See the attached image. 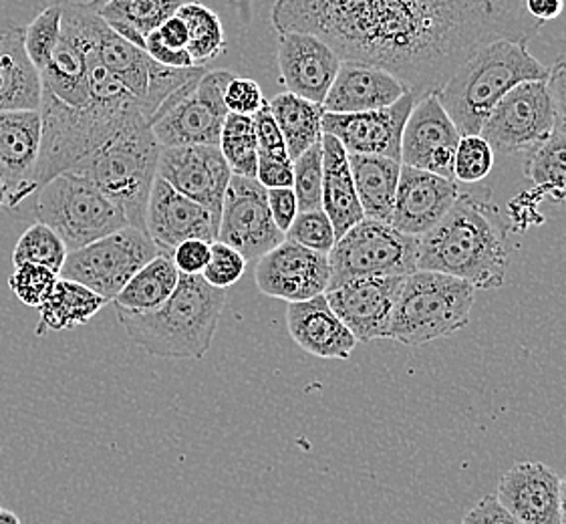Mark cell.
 Here are the masks:
<instances>
[{
	"mask_svg": "<svg viewBox=\"0 0 566 524\" xmlns=\"http://www.w3.org/2000/svg\"><path fill=\"white\" fill-rule=\"evenodd\" d=\"M244 271H247V259L242 256V252L228 247L220 240H214L210 247V261L200 276L208 285L216 286V289H228V286L239 283Z\"/></svg>",
	"mask_w": 566,
	"mask_h": 524,
	"instance_id": "7bdbcfd3",
	"label": "cell"
},
{
	"mask_svg": "<svg viewBox=\"0 0 566 524\" xmlns=\"http://www.w3.org/2000/svg\"><path fill=\"white\" fill-rule=\"evenodd\" d=\"M476 301V289L452 274L416 271L397 296L387 339L419 347L464 329Z\"/></svg>",
	"mask_w": 566,
	"mask_h": 524,
	"instance_id": "52a82bcc",
	"label": "cell"
},
{
	"mask_svg": "<svg viewBox=\"0 0 566 524\" xmlns=\"http://www.w3.org/2000/svg\"><path fill=\"white\" fill-rule=\"evenodd\" d=\"M158 176L180 195L205 206L220 224L222 202L232 171L220 146L161 148Z\"/></svg>",
	"mask_w": 566,
	"mask_h": 524,
	"instance_id": "9a60e30c",
	"label": "cell"
},
{
	"mask_svg": "<svg viewBox=\"0 0 566 524\" xmlns=\"http://www.w3.org/2000/svg\"><path fill=\"white\" fill-rule=\"evenodd\" d=\"M416 95L406 93L399 102L363 114H323V134L337 137L349 154H369L401 161V137Z\"/></svg>",
	"mask_w": 566,
	"mask_h": 524,
	"instance_id": "ac0fdd59",
	"label": "cell"
},
{
	"mask_svg": "<svg viewBox=\"0 0 566 524\" xmlns=\"http://www.w3.org/2000/svg\"><path fill=\"white\" fill-rule=\"evenodd\" d=\"M41 77L24 49V29L0 24V114L36 112Z\"/></svg>",
	"mask_w": 566,
	"mask_h": 524,
	"instance_id": "4316f807",
	"label": "cell"
},
{
	"mask_svg": "<svg viewBox=\"0 0 566 524\" xmlns=\"http://www.w3.org/2000/svg\"><path fill=\"white\" fill-rule=\"evenodd\" d=\"M146 232L156 242L159 252L171 254L184 240L214 242L218 239V222L205 206L180 195L158 176L146 208Z\"/></svg>",
	"mask_w": 566,
	"mask_h": 524,
	"instance_id": "603a6c76",
	"label": "cell"
},
{
	"mask_svg": "<svg viewBox=\"0 0 566 524\" xmlns=\"http://www.w3.org/2000/svg\"><path fill=\"white\" fill-rule=\"evenodd\" d=\"M284 240H291L308 251L321 252L328 256V252L333 251L337 242V237L327 212L323 208H317V210L298 212L291 229L284 232Z\"/></svg>",
	"mask_w": 566,
	"mask_h": 524,
	"instance_id": "60d3db41",
	"label": "cell"
},
{
	"mask_svg": "<svg viewBox=\"0 0 566 524\" xmlns=\"http://www.w3.org/2000/svg\"><path fill=\"white\" fill-rule=\"evenodd\" d=\"M406 276H363L328 289V305L357 343L387 339Z\"/></svg>",
	"mask_w": 566,
	"mask_h": 524,
	"instance_id": "2e32d148",
	"label": "cell"
},
{
	"mask_svg": "<svg viewBox=\"0 0 566 524\" xmlns=\"http://www.w3.org/2000/svg\"><path fill=\"white\" fill-rule=\"evenodd\" d=\"M0 509H2V506H0Z\"/></svg>",
	"mask_w": 566,
	"mask_h": 524,
	"instance_id": "680465c9",
	"label": "cell"
},
{
	"mask_svg": "<svg viewBox=\"0 0 566 524\" xmlns=\"http://www.w3.org/2000/svg\"><path fill=\"white\" fill-rule=\"evenodd\" d=\"M286 327L303 352L321 359H349L357 347L355 335L333 313L325 293L289 303Z\"/></svg>",
	"mask_w": 566,
	"mask_h": 524,
	"instance_id": "484cf974",
	"label": "cell"
},
{
	"mask_svg": "<svg viewBox=\"0 0 566 524\" xmlns=\"http://www.w3.org/2000/svg\"><path fill=\"white\" fill-rule=\"evenodd\" d=\"M514 247L490 190L460 192L450 212L419 239L418 271L452 274L492 291L506 283Z\"/></svg>",
	"mask_w": 566,
	"mask_h": 524,
	"instance_id": "7a4b0ae2",
	"label": "cell"
},
{
	"mask_svg": "<svg viewBox=\"0 0 566 524\" xmlns=\"http://www.w3.org/2000/svg\"><path fill=\"white\" fill-rule=\"evenodd\" d=\"M234 73L216 69L174 93L149 119V127L161 148L174 146H218L227 122L224 102Z\"/></svg>",
	"mask_w": 566,
	"mask_h": 524,
	"instance_id": "9c48e42d",
	"label": "cell"
},
{
	"mask_svg": "<svg viewBox=\"0 0 566 524\" xmlns=\"http://www.w3.org/2000/svg\"><path fill=\"white\" fill-rule=\"evenodd\" d=\"M161 146L148 119L136 114L119 132L69 171L87 178L124 210L127 224L146 230V208L158 178Z\"/></svg>",
	"mask_w": 566,
	"mask_h": 524,
	"instance_id": "5b68a950",
	"label": "cell"
},
{
	"mask_svg": "<svg viewBox=\"0 0 566 524\" xmlns=\"http://www.w3.org/2000/svg\"><path fill=\"white\" fill-rule=\"evenodd\" d=\"M41 149L39 109L0 114V180L7 188V208L17 210L39 190L34 171Z\"/></svg>",
	"mask_w": 566,
	"mask_h": 524,
	"instance_id": "ffe728a7",
	"label": "cell"
},
{
	"mask_svg": "<svg viewBox=\"0 0 566 524\" xmlns=\"http://www.w3.org/2000/svg\"><path fill=\"white\" fill-rule=\"evenodd\" d=\"M494 156L496 151L480 134L460 137L453 156V180L468 186L484 182L494 168Z\"/></svg>",
	"mask_w": 566,
	"mask_h": 524,
	"instance_id": "f35d334b",
	"label": "cell"
},
{
	"mask_svg": "<svg viewBox=\"0 0 566 524\" xmlns=\"http://www.w3.org/2000/svg\"><path fill=\"white\" fill-rule=\"evenodd\" d=\"M154 33L158 34L159 41L170 49L176 51H184L188 46L190 41V34H188V27L181 21V17L174 14L166 23L161 24L159 29H156Z\"/></svg>",
	"mask_w": 566,
	"mask_h": 524,
	"instance_id": "f5cc1de1",
	"label": "cell"
},
{
	"mask_svg": "<svg viewBox=\"0 0 566 524\" xmlns=\"http://www.w3.org/2000/svg\"><path fill=\"white\" fill-rule=\"evenodd\" d=\"M254 119V132H256V144H259V156H271V158H291L289 149L284 144L283 132L272 115L269 102L262 105Z\"/></svg>",
	"mask_w": 566,
	"mask_h": 524,
	"instance_id": "ee69618b",
	"label": "cell"
},
{
	"mask_svg": "<svg viewBox=\"0 0 566 524\" xmlns=\"http://www.w3.org/2000/svg\"><path fill=\"white\" fill-rule=\"evenodd\" d=\"M524 4L526 11L543 23L555 21L565 11V0H524Z\"/></svg>",
	"mask_w": 566,
	"mask_h": 524,
	"instance_id": "db71d44e",
	"label": "cell"
},
{
	"mask_svg": "<svg viewBox=\"0 0 566 524\" xmlns=\"http://www.w3.org/2000/svg\"><path fill=\"white\" fill-rule=\"evenodd\" d=\"M109 301L97 295L81 283L61 279L46 296L45 303L39 307V327L36 335H45L49 331H67L87 325Z\"/></svg>",
	"mask_w": 566,
	"mask_h": 524,
	"instance_id": "f546056e",
	"label": "cell"
},
{
	"mask_svg": "<svg viewBox=\"0 0 566 524\" xmlns=\"http://www.w3.org/2000/svg\"><path fill=\"white\" fill-rule=\"evenodd\" d=\"M33 217L55 230L69 252L127 227L124 210L73 171L59 174L34 192Z\"/></svg>",
	"mask_w": 566,
	"mask_h": 524,
	"instance_id": "ba28073f",
	"label": "cell"
},
{
	"mask_svg": "<svg viewBox=\"0 0 566 524\" xmlns=\"http://www.w3.org/2000/svg\"><path fill=\"white\" fill-rule=\"evenodd\" d=\"M408 92L401 81L384 69L357 61H340L323 109L328 114H363L384 109L399 102Z\"/></svg>",
	"mask_w": 566,
	"mask_h": 524,
	"instance_id": "d4e9b609",
	"label": "cell"
},
{
	"mask_svg": "<svg viewBox=\"0 0 566 524\" xmlns=\"http://www.w3.org/2000/svg\"><path fill=\"white\" fill-rule=\"evenodd\" d=\"M560 524H566V476L560 480Z\"/></svg>",
	"mask_w": 566,
	"mask_h": 524,
	"instance_id": "9f6ffc18",
	"label": "cell"
},
{
	"mask_svg": "<svg viewBox=\"0 0 566 524\" xmlns=\"http://www.w3.org/2000/svg\"><path fill=\"white\" fill-rule=\"evenodd\" d=\"M500 504L524 524H560V479L543 462H518L500 479Z\"/></svg>",
	"mask_w": 566,
	"mask_h": 524,
	"instance_id": "cb8c5ba5",
	"label": "cell"
},
{
	"mask_svg": "<svg viewBox=\"0 0 566 524\" xmlns=\"http://www.w3.org/2000/svg\"><path fill=\"white\" fill-rule=\"evenodd\" d=\"M271 19L279 33L315 34L340 61L384 69L416 99L482 46L531 43L546 24L524 0H274Z\"/></svg>",
	"mask_w": 566,
	"mask_h": 524,
	"instance_id": "6da1fadb",
	"label": "cell"
},
{
	"mask_svg": "<svg viewBox=\"0 0 566 524\" xmlns=\"http://www.w3.org/2000/svg\"><path fill=\"white\" fill-rule=\"evenodd\" d=\"M95 46L105 69L136 99L148 124L168 97L200 80L206 73V65L188 69L159 65L158 61L149 57L146 49L134 45L115 33L103 21L102 14L95 23Z\"/></svg>",
	"mask_w": 566,
	"mask_h": 524,
	"instance_id": "8fae6325",
	"label": "cell"
},
{
	"mask_svg": "<svg viewBox=\"0 0 566 524\" xmlns=\"http://www.w3.org/2000/svg\"><path fill=\"white\" fill-rule=\"evenodd\" d=\"M266 198H269V208H271L274 224L281 232H286L298 214L295 190L293 188H271V190H266Z\"/></svg>",
	"mask_w": 566,
	"mask_h": 524,
	"instance_id": "681fc988",
	"label": "cell"
},
{
	"mask_svg": "<svg viewBox=\"0 0 566 524\" xmlns=\"http://www.w3.org/2000/svg\"><path fill=\"white\" fill-rule=\"evenodd\" d=\"M224 102L230 114L254 115L266 103V97L256 81L234 75L228 83Z\"/></svg>",
	"mask_w": 566,
	"mask_h": 524,
	"instance_id": "f6af8a7d",
	"label": "cell"
},
{
	"mask_svg": "<svg viewBox=\"0 0 566 524\" xmlns=\"http://www.w3.org/2000/svg\"><path fill=\"white\" fill-rule=\"evenodd\" d=\"M216 240L242 252L247 261L261 259L283 242L284 232L272 220L266 188L256 178H230Z\"/></svg>",
	"mask_w": 566,
	"mask_h": 524,
	"instance_id": "5bb4252c",
	"label": "cell"
},
{
	"mask_svg": "<svg viewBox=\"0 0 566 524\" xmlns=\"http://www.w3.org/2000/svg\"><path fill=\"white\" fill-rule=\"evenodd\" d=\"M323 210L333 222L337 240L359 224L363 214L359 196L353 182L349 151L343 148L337 137L323 134Z\"/></svg>",
	"mask_w": 566,
	"mask_h": 524,
	"instance_id": "83f0119b",
	"label": "cell"
},
{
	"mask_svg": "<svg viewBox=\"0 0 566 524\" xmlns=\"http://www.w3.org/2000/svg\"><path fill=\"white\" fill-rule=\"evenodd\" d=\"M210 247L212 242L208 240H184L171 251V261L180 274H202L210 261Z\"/></svg>",
	"mask_w": 566,
	"mask_h": 524,
	"instance_id": "bcb514c9",
	"label": "cell"
},
{
	"mask_svg": "<svg viewBox=\"0 0 566 524\" xmlns=\"http://www.w3.org/2000/svg\"><path fill=\"white\" fill-rule=\"evenodd\" d=\"M295 190L298 212L323 208V146L321 142L306 149L295 161Z\"/></svg>",
	"mask_w": 566,
	"mask_h": 524,
	"instance_id": "ab89813d",
	"label": "cell"
},
{
	"mask_svg": "<svg viewBox=\"0 0 566 524\" xmlns=\"http://www.w3.org/2000/svg\"><path fill=\"white\" fill-rule=\"evenodd\" d=\"M136 114H142L136 102L93 99L87 105L71 107L41 95V149L34 171L36 188L87 158Z\"/></svg>",
	"mask_w": 566,
	"mask_h": 524,
	"instance_id": "8992f818",
	"label": "cell"
},
{
	"mask_svg": "<svg viewBox=\"0 0 566 524\" xmlns=\"http://www.w3.org/2000/svg\"><path fill=\"white\" fill-rule=\"evenodd\" d=\"M546 85L555 105L556 129L566 132V55L556 59L553 67H548Z\"/></svg>",
	"mask_w": 566,
	"mask_h": 524,
	"instance_id": "f907efd6",
	"label": "cell"
},
{
	"mask_svg": "<svg viewBox=\"0 0 566 524\" xmlns=\"http://www.w3.org/2000/svg\"><path fill=\"white\" fill-rule=\"evenodd\" d=\"M272 115L283 132L291 160L295 161L306 149L323 137V105L298 97L295 93H279L269 102Z\"/></svg>",
	"mask_w": 566,
	"mask_h": 524,
	"instance_id": "1f68e13d",
	"label": "cell"
},
{
	"mask_svg": "<svg viewBox=\"0 0 566 524\" xmlns=\"http://www.w3.org/2000/svg\"><path fill=\"white\" fill-rule=\"evenodd\" d=\"M279 73L286 92L308 102H325L340 67V57L315 34L279 33Z\"/></svg>",
	"mask_w": 566,
	"mask_h": 524,
	"instance_id": "7402d4cb",
	"label": "cell"
},
{
	"mask_svg": "<svg viewBox=\"0 0 566 524\" xmlns=\"http://www.w3.org/2000/svg\"><path fill=\"white\" fill-rule=\"evenodd\" d=\"M349 166L365 218L391 224L401 161L369 154H349Z\"/></svg>",
	"mask_w": 566,
	"mask_h": 524,
	"instance_id": "f1b7e54d",
	"label": "cell"
},
{
	"mask_svg": "<svg viewBox=\"0 0 566 524\" xmlns=\"http://www.w3.org/2000/svg\"><path fill=\"white\" fill-rule=\"evenodd\" d=\"M460 192L455 180L401 164L391 227L421 239L450 212Z\"/></svg>",
	"mask_w": 566,
	"mask_h": 524,
	"instance_id": "44dd1931",
	"label": "cell"
},
{
	"mask_svg": "<svg viewBox=\"0 0 566 524\" xmlns=\"http://www.w3.org/2000/svg\"><path fill=\"white\" fill-rule=\"evenodd\" d=\"M186 0H102L99 14L119 36L146 46L148 34L174 17Z\"/></svg>",
	"mask_w": 566,
	"mask_h": 524,
	"instance_id": "4dcf8cb0",
	"label": "cell"
},
{
	"mask_svg": "<svg viewBox=\"0 0 566 524\" xmlns=\"http://www.w3.org/2000/svg\"><path fill=\"white\" fill-rule=\"evenodd\" d=\"M156 242L146 230L124 227L103 239L71 251L59 276L75 281L114 301L134 274L158 256Z\"/></svg>",
	"mask_w": 566,
	"mask_h": 524,
	"instance_id": "7c38bea8",
	"label": "cell"
},
{
	"mask_svg": "<svg viewBox=\"0 0 566 524\" xmlns=\"http://www.w3.org/2000/svg\"><path fill=\"white\" fill-rule=\"evenodd\" d=\"M0 524H21V518L12 513V511L0 509Z\"/></svg>",
	"mask_w": 566,
	"mask_h": 524,
	"instance_id": "11a10c76",
	"label": "cell"
},
{
	"mask_svg": "<svg viewBox=\"0 0 566 524\" xmlns=\"http://www.w3.org/2000/svg\"><path fill=\"white\" fill-rule=\"evenodd\" d=\"M63 9H65V0L51 2L46 9L34 17L33 23L24 29V49L36 71L45 69L57 46L61 39V24H63Z\"/></svg>",
	"mask_w": 566,
	"mask_h": 524,
	"instance_id": "74e56055",
	"label": "cell"
},
{
	"mask_svg": "<svg viewBox=\"0 0 566 524\" xmlns=\"http://www.w3.org/2000/svg\"><path fill=\"white\" fill-rule=\"evenodd\" d=\"M548 77L528 43L494 41L482 46L436 93L462 136H476L500 99L524 81Z\"/></svg>",
	"mask_w": 566,
	"mask_h": 524,
	"instance_id": "277c9868",
	"label": "cell"
},
{
	"mask_svg": "<svg viewBox=\"0 0 566 524\" xmlns=\"http://www.w3.org/2000/svg\"><path fill=\"white\" fill-rule=\"evenodd\" d=\"M460 137L438 95H426L416 102L406 122L401 164L453 180V156Z\"/></svg>",
	"mask_w": 566,
	"mask_h": 524,
	"instance_id": "d6986e66",
	"label": "cell"
},
{
	"mask_svg": "<svg viewBox=\"0 0 566 524\" xmlns=\"http://www.w3.org/2000/svg\"><path fill=\"white\" fill-rule=\"evenodd\" d=\"M418 237L403 234L389 222L363 218L328 252V289L363 276H408L418 271Z\"/></svg>",
	"mask_w": 566,
	"mask_h": 524,
	"instance_id": "30bf717a",
	"label": "cell"
},
{
	"mask_svg": "<svg viewBox=\"0 0 566 524\" xmlns=\"http://www.w3.org/2000/svg\"><path fill=\"white\" fill-rule=\"evenodd\" d=\"M256 180L266 188H293L295 182V166L291 158H271V156H259V170Z\"/></svg>",
	"mask_w": 566,
	"mask_h": 524,
	"instance_id": "7dc6e473",
	"label": "cell"
},
{
	"mask_svg": "<svg viewBox=\"0 0 566 524\" xmlns=\"http://www.w3.org/2000/svg\"><path fill=\"white\" fill-rule=\"evenodd\" d=\"M227 303V289L208 285L200 274H180L170 298L151 311L115 308L127 335L146 354L166 359L205 357Z\"/></svg>",
	"mask_w": 566,
	"mask_h": 524,
	"instance_id": "3957f363",
	"label": "cell"
},
{
	"mask_svg": "<svg viewBox=\"0 0 566 524\" xmlns=\"http://www.w3.org/2000/svg\"><path fill=\"white\" fill-rule=\"evenodd\" d=\"M218 146L227 158L232 176L256 178L259 144L252 115L228 114Z\"/></svg>",
	"mask_w": 566,
	"mask_h": 524,
	"instance_id": "d590c367",
	"label": "cell"
},
{
	"mask_svg": "<svg viewBox=\"0 0 566 524\" xmlns=\"http://www.w3.org/2000/svg\"><path fill=\"white\" fill-rule=\"evenodd\" d=\"M180 281V271L170 254L159 252L148 264L137 271L127 285L114 298L115 308L127 311H151L170 298Z\"/></svg>",
	"mask_w": 566,
	"mask_h": 524,
	"instance_id": "d6a6232c",
	"label": "cell"
},
{
	"mask_svg": "<svg viewBox=\"0 0 566 524\" xmlns=\"http://www.w3.org/2000/svg\"><path fill=\"white\" fill-rule=\"evenodd\" d=\"M331 266L327 254L283 240L262 254L254 269V281L262 295L298 303L327 293Z\"/></svg>",
	"mask_w": 566,
	"mask_h": 524,
	"instance_id": "e0dca14e",
	"label": "cell"
},
{
	"mask_svg": "<svg viewBox=\"0 0 566 524\" xmlns=\"http://www.w3.org/2000/svg\"><path fill=\"white\" fill-rule=\"evenodd\" d=\"M556 129L555 105L546 80L524 81L510 90L488 115L480 136L494 151L528 154Z\"/></svg>",
	"mask_w": 566,
	"mask_h": 524,
	"instance_id": "4fadbf2b",
	"label": "cell"
},
{
	"mask_svg": "<svg viewBox=\"0 0 566 524\" xmlns=\"http://www.w3.org/2000/svg\"><path fill=\"white\" fill-rule=\"evenodd\" d=\"M59 274L53 273L43 264H33L24 262L14 266L11 276H9V286H11L14 296L27 305V307L39 308L45 303L46 296L57 285Z\"/></svg>",
	"mask_w": 566,
	"mask_h": 524,
	"instance_id": "b9f144b4",
	"label": "cell"
},
{
	"mask_svg": "<svg viewBox=\"0 0 566 524\" xmlns=\"http://www.w3.org/2000/svg\"><path fill=\"white\" fill-rule=\"evenodd\" d=\"M524 174L541 195L566 205V132L555 129L541 146L526 154Z\"/></svg>",
	"mask_w": 566,
	"mask_h": 524,
	"instance_id": "836d02e7",
	"label": "cell"
},
{
	"mask_svg": "<svg viewBox=\"0 0 566 524\" xmlns=\"http://www.w3.org/2000/svg\"><path fill=\"white\" fill-rule=\"evenodd\" d=\"M144 49L148 51L149 57L158 61L159 65H166V67L188 69L196 65L186 49L176 51V49L164 45L156 33L148 34Z\"/></svg>",
	"mask_w": 566,
	"mask_h": 524,
	"instance_id": "816d5d0a",
	"label": "cell"
},
{
	"mask_svg": "<svg viewBox=\"0 0 566 524\" xmlns=\"http://www.w3.org/2000/svg\"><path fill=\"white\" fill-rule=\"evenodd\" d=\"M462 524H524L500 504L496 494H488L465 513Z\"/></svg>",
	"mask_w": 566,
	"mask_h": 524,
	"instance_id": "c3c4849f",
	"label": "cell"
},
{
	"mask_svg": "<svg viewBox=\"0 0 566 524\" xmlns=\"http://www.w3.org/2000/svg\"><path fill=\"white\" fill-rule=\"evenodd\" d=\"M176 14L181 17V21L188 27L190 41L186 51L190 53L196 65H206L224 53L227 34L218 12L208 9L202 2L186 0Z\"/></svg>",
	"mask_w": 566,
	"mask_h": 524,
	"instance_id": "e575fe53",
	"label": "cell"
},
{
	"mask_svg": "<svg viewBox=\"0 0 566 524\" xmlns=\"http://www.w3.org/2000/svg\"><path fill=\"white\" fill-rule=\"evenodd\" d=\"M67 254V247L63 240L59 239L55 230L49 229L43 222H34L24 230L21 239L17 242V247L12 251V262H14V266L24 264V262L43 264L53 273L59 274L65 264Z\"/></svg>",
	"mask_w": 566,
	"mask_h": 524,
	"instance_id": "8d00e7d4",
	"label": "cell"
},
{
	"mask_svg": "<svg viewBox=\"0 0 566 524\" xmlns=\"http://www.w3.org/2000/svg\"><path fill=\"white\" fill-rule=\"evenodd\" d=\"M4 208H7V188L0 180V210H4Z\"/></svg>",
	"mask_w": 566,
	"mask_h": 524,
	"instance_id": "6f0895ef",
	"label": "cell"
}]
</instances>
